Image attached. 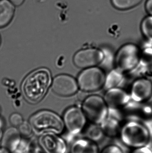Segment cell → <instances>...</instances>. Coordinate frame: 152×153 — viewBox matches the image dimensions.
<instances>
[{
	"instance_id": "cell-1",
	"label": "cell",
	"mask_w": 152,
	"mask_h": 153,
	"mask_svg": "<svg viewBox=\"0 0 152 153\" xmlns=\"http://www.w3.org/2000/svg\"><path fill=\"white\" fill-rule=\"evenodd\" d=\"M51 72L46 68H40L29 74L23 80L21 91L29 102L35 104L42 100L51 85Z\"/></svg>"
},
{
	"instance_id": "cell-2",
	"label": "cell",
	"mask_w": 152,
	"mask_h": 153,
	"mask_svg": "<svg viewBox=\"0 0 152 153\" xmlns=\"http://www.w3.org/2000/svg\"><path fill=\"white\" fill-rule=\"evenodd\" d=\"M118 137L125 146L133 150L150 145L151 134L145 124L131 120L122 125Z\"/></svg>"
},
{
	"instance_id": "cell-3",
	"label": "cell",
	"mask_w": 152,
	"mask_h": 153,
	"mask_svg": "<svg viewBox=\"0 0 152 153\" xmlns=\"http://www.w3.org/2000/svg\"><path fill=\"white\" fill-rule=\"evenodd\" d=\"M29 122L33 132L39 135L46 132L59 135L65 129L62 118L57 113L47 110L40 111L32 115Z\"/></svg>"
},
{
	"instance_id": "cell-4",
	"label": "cell",
	"mask_w": 152,
	"mask_h": 153,
	"mask_svg": "<svg viewBox=\"0 0 152 153\" xmlns=\"http://www.w3.org/2000/svg\"><path fill=\"white\" fill-rule=\"evenodd\" d=\"M82 109L88 121L99 126L109 115V107L104 99L98 95H91L86 98L82 104Z\"/></svg>"
},
{
	"instance_id": "cell-5",
	"label": "cell",
	"mask_w": 152,
	"mask_h": 153,
	"mask_svg": "<svg viewBox=\"0 0 152 153\" xmlns=\"http://www.w3.org/2000/svg\"><path fill=\"white\" fill-rule=\"evenodd\" d=\"M141 58V51L138 47L134 44H126L116 55L115 65L117 70L122 73L130 71L138 65Z\"/></svg>"
},
{
	"instance_id": "cell-6",
	"label": "cell",
	"mask_w": 152,
	"mask_h": 153,
	"mask_svg": "<svg viewBox=\"0 0 152 153\" xmlns=\"http://www.w3.org/2000/svg\"><path fill=\"white\" fill-rule=\"evenodd\" d=\"M106 77L103 71L95 66L84 69L77 81L81 91L91 92L98 91L104 86Z\"/></svg>"
},
{
	"instance_id": "cell-7",
	"label": "cell",
	"mask_w": 152,
	"mask_h": 153,
	"mask_svg": "<svg viewBox=\"0 0 152 153\" xmlns=\"http://www.w3.org/2000/svg\"><path fill=\"white\" fill-rule=\"evenodd\" d=\"M62 119L65 129L72 136L83 133L88 121L82 108L77 107L68 109L64 112Z\"/></svg>"
},
{
	"instance_id": "cell-8",
	"label": "cell",
	"mask_w": 152,
	"mask_h": 153,
	"mask_svg": "<svg viewBox=\"0 0 152 153\" xmlns=\"http://www.w3.org/2000/svg\"><path fill=\"white\" fill-rule=\"evenodd\" d=\"M104 54L97 48L82 49L77 52L73 57V62L76 67L86 69L95 67L103 61Z\"/></svg>"
},
{
	"instance_id": "cell-9",
	"label": "cell",
	"mask_w": 152,
	"mask_h": 153,
	"mask_svg": "<svg viewBox=\"0 0 152 153\" xmlns=\"http://www.w3.org/2000/svg\"><path fill=\"white\" fill-rule=\"evenodd\" d=\"M51 85L56 94L64 97L74 95L79 89L77 81L72 76L65 74H59L54 77Z\"/></svg>"
},
{
	"instance_id": "cell-10",
	"label": "cell",
	"mask_w": 152,
	"mask_h": 153,
	"mask_svg": "<svg viewBox=\"0 0 152 153\" xmlns=\"http://www.w3.org/2000/svg\"><path fill=\"white\" fill-rule=\"evenodd\" d=\"M39 145L45 153H67L68 145L66 141L59 134L46 132L40 135Z\"/></svg>"
},
{
	"instance_id": "cell-11",
	"label": "cell",
	"mask_w": 152,
	"mask_h": 153,
	"mask_svg": "<svg viewBox=\"0 0 152 153\" xmlns=\"http://www.w3.org/2000/svg\"><path fill=\"white\" fill-rule=\"evenodd\" d=\"M131 94L135 101L143 102L148 100L152 96V82L145 78L136 80L132 85Z\"/></svg>"
},
{
	"instance_id": "cell-12",
	"label": "cell",
	"mask_w": 152,
	"mask_h": 153,
	"mask_svg": "<svg viewBox=\"0 0 152 153\" xmlns=\"http://www.w3.org/2000/svg\"><path fill=\"white\" fill-rule=\"evenodd\" d=\"M104 99L109 108L118 109L127 104L130 96L124 90L116 87L108 90Z\"/></svg>"
},
{
	"instance_id": "cell-13",
	"label": "cell",
	"mask_w": 152,
	"mask_h": 153,
	"mask_svg": "<svg viewBox=\"0 0 152 153\" xmlns=\"http://www.w3.org/2000/svg\"><path fill=\"white\" fill-rule=\"evenodd\" d=\"M21 135L18 129L15 127L7 128L3 134L1 140V148L9 152H14L21 141Z\"/></svg>"
},
{
	"instance_id": "cell-14",
	"label": "cell",
	"mask_w": 152,
	"mask_h": 153,
	"mask_svg": "<svg viewBox=\"0 0 152 153\" xmlns=\"http://www.w3.org/2000/svg\"><path fill=\"white\" fill-rule=\"evenodd\" d=\"M98 144L87 137L74 140L70 147V153H100Z\"/></svg>"
},
{
	"instance_id": "cell-15",
	"label": "cell",
	"mask_w": 152,
	"mask_h": 153,
	"mask_svg": "<svg viewBox=\"0 0 152 153\" xmlns=\"http://www.w3.org/2000/svg\"><path fill=\"white\" fill-rule=\"evenodd\" d=\"M122 125L119 120L109 115L108 118L100 126L105 137L114 138L119 137Z\"/></svg>"
},
{
	"instance_id": "cell-16",
	"label": "cell",
	"mask_w": 152,
	"mask_h": 153,
	"mask_svg": "<svg viewBox=\"0 0 152 153\" xmlns=\"http://www.w3.org/2000/svg\"><path fill=\"white\" fill-rule=\"evenodd\" d=\"M14 6L9 0H0V28L7 26L12 19Z\"/></svg>"
},
{
	"instance_id": "cell-17",
	"label": "cell",
	"mask_w": 152,
	"mask_h": 153,
	"mask_svg": "<svg viewBox=\"0 0 152 153\" xmlns=\"http://www.w3.org/2000/svg\"><path fill=\"white\" fill-rule=\"evenodd\" d=\"M84 137L97 143L105 137L101 126L99 125L92 124L89 127H86L84 130Z\"/></svg>"
},
{
	"instance_id": "cell-18",
	"label": "cell",
	"mask_w": 152,
	"mask_h": 153,
	"mask_svg": "<svg viewBox=\"0 0 152 153\" xmlns=\"http://www.w3.org/2000/svg\"><path fill=\"white\" fill-rule=\"evenodd\" d=\"M122 78V72L118 70L113 71L106 77L104 85L108 90L117 87L118 85L121 82Z\"/></svg>"
},
{
	"instance_id": "cell-19",
	"label": "cell",
	"mask_w": 152,
	"mask_h": 153,
	"mask_svg": "<svg viewBox=\"0 0 152 153\" xmlns=\"http://www.w3.org/2000/svg\"><path fill=\"white\" fill-rule=\"evenodd\" d=\"M142 0H112L113 5L119 10H128L139 4Z\"/></svg>"
},
{
	"instance_id": "cell-20",
	"label": "cell",
	"mask_w": 152,
	"mask_h": 153,
	"mask_svg": "<svg viewBox=\"0 0 152 153\" xmlns=\"http://www.w3.org/2000/svg\"><path fill=\"white\" fill-rule=\"evenodd\" d=\"M141 30L145 36L152 40V16L150 15L144 19L141 24Z\"/></svg>"
},
{
	"instance_id": "cell-21",
	"label": "cell",
	"mask_w": 152,
	"mask_h": 153,
	"mask_svg": "<svg viewBox=\"0 0 152 153\" xmlns=\"http://www.w3.org/2000/svg\"><path fill=\"white\" fill-rule=\"evenodd\" d=\"M18 131L21 135L24 137H29L33 132L32 126L29 122L23 121L18 126Z\"/></svg>"
},
{
	"instance_id": "cell-22",
	"label": "cell",
	"mask_w": 152,
	"mask_h": 153,
	"mask_svg": "<svg viewBox=\"0 0 152 153\" xmlns=\"http://www.w3.org/2000/svg\"><path fill=\"white\" fill-rule=\"evenodd\" d=\"M100 153H125L123 149L116 144H110L104 147Z\"/></svg>"
},
{
	"instance_id": "cell-23",
	"label": "cell",
	"mask_w": 152,
	"mask_h": 153,
	"mask_svg": "<svg viewBox=\"0 0 152 153\" xmlns=\"http://www.w3.org/2000/svg\"><path fill=\"white\" fill-rule=\"evenodd\" d=\"M40 148L38 140L37 141L36 138L33 137L28 142V153L38 152Z\"/></svg>"
},
{
	"instance_id": "cell-24",
	"label": "cell",
	"mask_w": 152,
	"mask_h": 153,
	"mask_svg": "<svg viewBox=\"0 0 152 153\" xmlns=\"http://www.w3.org/2000/svg\"><path fill=\"white\" fill-rule=\"evenodd\" d=\"M10 122L13 127H18L23 122V117L21 114L14 113L10 117Z\"/></svg>"
},
{
	"instance_id": "cell-25",
	"label": "cell",
	"mask_w": 152,
	"mask_h": 153,
	"mask_svg": "<svg viewBox=\"0 0 152 153\" xmlns=\"http://www.w3.org/2000/svg\"><path fill=\"white\" fill-rule=\"evenodd\" d=\"M130 153H152V147L150 145L140 148L133 149Z\"/></svg>"
},
{
	"instance_id": "cell-26",
	"label": "cell",
	"mask_w": 152,
	"mask_h": 153,
	"mask_svg": "<svg viewBox=\"0 0 152 153\" xmlns=\"http://www.w3.org/2000/svg\"><path fill=\"white\" fill-rule=\"evenodd\" d=\"M146 11L151 16H152V0H147L145 4Z\"/></svg>"
},
{
	"instance_id": "cell-27",
	"label": "cell",
	"mask_w": 152,
	"mask_h": 153,
	"mask_svg": "<svg viewBox=\"0 0 152 153\" xmlns=\"http://www.w3.org/2000/svg\"><path fill=\"white\" fill-rule=\"evenodd\" d=\"M9 1L15 6H19L23 3L24 0H9Z\"/></svg>"
},
{
	"instance_id": "cell-28",
	"label": "cell",
	"mask_w": 152,
	"mask_h": 153,
	"mask_svg": "<svg viewBox=\"0 0 152 153\" xmlns=\"http://www.w3.org/2000/svg\"><path fill=\"white\" fill-rule=\"evenodd\" d=\"M0 153H9V152L4 148H0Z\"/></svg>"
},
{
	"instance_id": "cell-29",
	"label": "cell",
	"mask_w": 152,
	"mask_h": 153,
	"mask_svg": "<svg viewBox=\"0 0 152 153\" xmlns=\"http://www.w3.org/2000/svg\"><path fill=\"white\" fill-rule=\"evenodd\" d=\"M3 134V133L2 131L1 128H0V142H1L2 137Z\"/></svg>"
},
{
	"instance_id": "cell-30",
	"label": "cell",
	"mask_w": 152,
	"mask_h": 153,
	"mask_svg": "<svg viewBox=\"0 0 152 153\" xmlns=\"http://www.w3.org/2000/svg\"><path fill=\"white\" fill-rule=\"evenodd\" d=\"M3 126V121L0 118V128H1Z\"/></svg>"
},
{
	"instance_id": "cell-31",
	"label": "cell",
	"mask_w": 152,
	"mask_h": 153,
	"mask_svg": "<svg viewBox=\"0 0 152 153\" xmlns=\"http://www.w3.org/2000/svg\"><path fill=\"white\" fill-rule=\"evenodd\" d=\"M1 36H0V45H1Z\"/></svg>"
},
{
	"instance_id": "cell-32",
	"label": "cell",
	"mask_w": 152,
	"mask_h": 153,
	"mask_svg": "<svg viewBox=\"0 0 152 153\" xmlns=\"http://www.w3.org/2000/svg\"><path fill=\"white\" fill-rule=\"evenodd\" d=\"M40 153V152H37V153Z\"/></svg>"
}]
</instances>
